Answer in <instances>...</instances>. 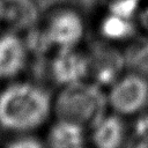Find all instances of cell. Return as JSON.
Listing matches in <instances>:
<instances>
[{"mask_svg":"<svg viewBox=\"0 0 148 148\" xmlns=\"http://www.w3.org/2000/svg\"><path fill=\"white\" fill-rule=\"evenodd\" d=\"M141 65L139 66V69H136L138 72L142 73L143 75H146L148 77V47H146L143 50V53H142V57H140V60Z\"/></svg>","mask_w":148,"mask_h":148,"instance_id":"obj_12","label":"cell"},{"mask_svg":"<svg viewBox=\"0 0 148 148\" xmlns=\"http://www.w3.org/2000/svg\"><path fill=\"white\" fill-rule=\"evenodd\" d=\"M139 24H140V28H141L146 34H148V5L140 9V14H139Z\"/></svg>","mask_w":148,"mask_h":148,"instance_id":"obj_11","label":"cell"},{"mask_svg":"<svg viewBox=\"0 0 148 148\" xmlns=\"http://www.w3.org/2000/svg\"><path fill=\"white\" fill-rule=\"evenodd\" d=\"M6 148H45L44 145L34 138H20L7 145Z\"/></svg>","mask_w":148,"mask_h":148,"instance_id":"obj_10","label":"cell"},{"mask_svg":"<svg viewBox=\"0 0 148 148\" xmlns=\"http://www.w3.org/2000/svg\"><path fill=\"white\" fill-rule=\"evenodd\" d=\"M134 148H148V133L138 136Z\"/></svg>","mask_w":148,"mask_h":148,"instance_id":"obj_13","label":"cell"},{"mask_svg":"<svg viewBox=\"0 0 148 148\" xmlns=\"http://www.w3.org/2000/svg\"><path fill=\"white\" fill-rule=\"evenodd\" d=\"M103 102L101 91L82 81L66 86L56 106L59 119L83 125V123H95L103 116Z\"/></svg>","mask_w":148,"mask_h":148,"instance_id":"obj_2","label":"cell"},{"mask_svg":"<svg viewBox=\"0 0 148 148\" xmlns=\"http://www.w3.org/2000/svg\"><path fill=\"white\" fill-rule=\"evenodd\" d=\"M89 71L90 61L75 47L59 49L51 65L54 80L65 87L82 82Z\"/></svg>","mask_w":148,"mask_h":148,"instance_id":"obj_5","label":"cell"},{"mask_svg":"<svg viewBox=\"0 0 148 148\" xmlns=\"http://www.w3.org/2000/svg\"><path fill=\"white\" fill-rule=\"evenodd\" d=\"M52 111L50 95L34 83L15 82L0 91V126L28 132L43 126Z\"/></svg>","mask_w":148,"mask_h":148,"instance_id":"obj_1","label":"cell"},{"mask_svg":"<svg viewBox=\"0 0 148 148\" xmlns=\"http://www.w3.org/2000/svg\"><path fill=\"white\" fill-rule=\"evenodd\" d=\"M27 47L23 40L14 35L0 37V80L16 76L27 64Z\"/></svg>","mask_w":148,"mask_h":148,"instance_id":"obj_6","label":"cell"},{"mask_svg":"<svg viewBox=\"0 0 148 148\" xmlns=\"http://www.w3.org/2000/svg\"><path fill=\"white\" fill-rule=\"evenodd\" d=\"M135 31L132 18L119 14L111 13L102 22V34L104 37L112 40H125Z\"/></svg>","mask_w":148,"mask_h":148,"instance_id":"obj_9","label":"cell"},{"mask_svg":"<svg viewBox=\"0 0 148 148\" xmlns=\"http://www.w3.org/2000/svg\"><path fill=\"white\" fill-rule=\"evenodd\" d=\"M84 22L74 9L62 8L57 10L47 22L46 37L59 49L75 47L84 36Z\"/></svg>","mask_w":148,"mask_h":148,"instance_id":"obj_4","label":"cell"},{"mask_svg":"<svg viewBox=\"0 0 148 148\" xmlns=\"http://www.w3.org/2000/svg\"><path fill=\"white\" fill-rule=\"evenodd\" d=\"M47 148H86L83 126L59 119L49 131Z\"/></svg>","mask_w":148,"mask_h":148,"instance_id":"obj_8","label":"cell"},{"mask_svg":"<svg viewBox=\"0 0 148 148\" xmlns=\"http://www.w3.org/2000/svg\"><path fill=\"white\" fill-rule=\"evenodd\" d=\"M126 139V125L119 114H103L94 123L95 148H121Z\"/></svg>","mask_w":148,"mask_h":148,"instance_id":"obj_7","label":"cell"},{"mask_svg":"<svg viewBox=\"0 0 148 148\" xmlns=\"http://www.w3.org/2000/svg\"><path fill=\"white\" fill-rule=\"evenodd\" d=\"M108 102L119 116L140 114L148 108V77L138 71L121 74L111 84Z\"/></svg>","mask_w":148,"mask_h":148,"instance_id":"obj_3","label":"cell"},{"mask_svg":"<svg viewBox=\"0 0 148 148\" xmlns=\"http://www.w3.org/2000/svg\"><path fill=\"white\" fill-rule=\"evenodd\" d=\"M0 22H1V8H0Z\"/></svg>","mask_w":148,"mask_h":148,"instance_id":"obj_14","label":"cell"}]
</instances>
